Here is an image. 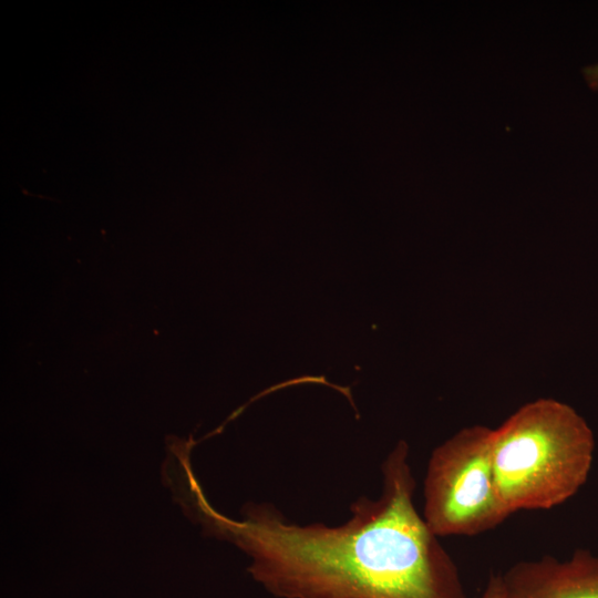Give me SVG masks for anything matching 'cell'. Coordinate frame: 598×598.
<instances>
[{
	"label": "cell",
	"mask_w": 598,
	"mask_h": 598,
	"mask_svg": "<svg viewBox=\"0 0 598 598\" xmlns=\"http://www.w3.org/2000/svg\"><path fill=\"white\" fill-rule=\"evenodd\" d=\"M382 492L340 525L297 524L272 504L238 526L252 576L277 598H470L460 570L414 505L409 446L383 461Z\"/></svg>",
	"instance_id": "cell-1"
},
{
	"label": "cell",
	"mask_w": 598,
	"mask_h": 598,
	"mask_svg": "<svg viewBox=\"0 0 598 598\" xmlns=\"http://www.w3.org/2000/svg\"><path fill=\"white\" fill-rule=\"evenodd\" d=\"M492 429L466 426L436 446L423 484V518L437 537L475 536L511 514L495 485Z\"/></svg>",
	"instance_id": "cell-3"
},
{
	"label": "cell",
	"mask_w": 598,
	"mask_h": 598,
	"mask_svg": "<svg viewBox=\"0 0 598 598\" xmlns=\"http://www.w3.org/2000/svg\"><path fill=\"white\" fill-rule=\"evenodd\" d=\"M582 73L588 86L594 91H598V64L586 66L582 69Z\"/></svg>",
	"instance_id": "cell-6"
},
{
	"label": "cell",
	"mask_w": 598,
	"mask_h": 598,
	"mask_svg": "<svg viewBox=\"0 0 598 598\" xmlns=\"http://www.w3.org/2000/svg\"><path fill=\"white\" fill-rule=\"evenodd\" d=\"M498 575L503 598H598V555L587 549L518 561Z\"/></svg>",
	"instance_id": "cell-4"
},
{
	"label": "cell",
	"mask_w": 598,
	"mask_h": 598,
	"mask_svg": "<svg viewBox=\"0 0 598 598\" xmlns=\"http://www.w3.org/2000/svg\"><path fill=\"white\" fill-rule=\"evenodd\" d=\"M594 451L592 431L568 404L540 398L522 405L491 433L503 505L512 515L565 503L586 483Z\"/></svg>",
	"instance_id": "cell-2"
},
{
	"label": "cell",
	"mask_w": 598,
	"mask_h": 598,
	"mask_svg": "<svg viewBox=\"0 0 598 598\" xmlns=\"http://www.w3.org/2000/svg\"><path fill=\"white\" fill-rule=\"evenodd\" d=\"M480 598H503L499 575H492Z\"/></svg>",
	"instance_id": "cell-5"
}]
</instances>
